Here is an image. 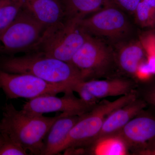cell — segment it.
I'll list each match as a JSON object with an SVG mask.
<instances>
[{
  "instance_id": "cell-1",
  "label": "cell",
  "mask_w": 155,
  "mask_h": 155,
  "mask_svg": "<svg viewBox=\"0 0 155 155\" xmlns=\"http://www.w3.org/2000/svg\"><path fill=\"white\" fill-rule=\"evenodd\" d=\"M61 115H32L17 110L12 104H6L0 120V133L20 145L28 154L41 155L45 136Z\"/></svg>"
},
{
  "instance_id": "cell-2",
  "label": "cell",
  "mask_w": 155,
  "mask_h": 155,
  "mask_svg": "<svg viewBox=\"0 0 155 155\" xmlns=\"http://www.w3.org/2000/svg\"><path fill=\"white\" fill-rule=\"evenodd\" d=\"M0 69L10 73L34 75L49 83L69 87L72 91L76 84L84 81L80 71L71 63L36 52L3 59L0 61Z\"/></svg>"
},
{
  "instance_id": "cell-3",
  "label": "cell",
  "mask_w": 155,
  "mask_h": 155,
  "mask_svg": "<svg viewBox=\"0 0 155 155\" xmlns=\"http://www.w3.org/2000/svg\"><path fill=\"white\" fill-rule=\"evenodd\" d=\"M137 92L122 96L113 101L103 100L81 119L72 127L67 138L58 150L57 154L69 148L90 146L99 134L107 117L112 112L125 105L137 97Z\"/></svg>"
},
{
  "instance_id": "cell-4",
  "label": "cell",
  "mask_w": 155,
  "mask_h": 155,
  "mask_svg": "<svg viewBox=\"0 0 155 155\" xmlns=\"http://www.w3.org/2000/svg\"><path fill=\"white\" fill-rule=\"evenodd\" d=\"M81 20L67 19L46 28L34 49L47 57L70 63L86 39V33L79 25Z\"/></svg>"
},
{
  "instance_id": "cell-5",
  "label": "cell",
  "mask_w": 155,
  "mask_h": 155,
  "mask_svg": "<svg viewBox=\"0 0 155 155\" xmlns=\"http://www.w3.org/2000/svg\"><path fill=\"white\" fill-rule=\"evenodd\" d=\"M79 25L87 34L112 45L132 39L134 30L127 13L111 5L81 19Z\"/></svg>"
},
{
  "instance_id": "cell-6",
  "label": "cell",
  "mask_w": 155,
  "mask_h": 155,
  "mask_svg": "<svg viewBox=\"0 0 155 155\" xmlns=\"http://www.w3.org/2000/svg\"><path fill=\"white\" fill-rule=\"evenodd\" d=\"M70 63L80 71L84 81L107 75L116 67L113 45L87 33Z\"/></svg>"
},
{
  "instance_id": "cell-7",
  "label": "cell",
  "mask_w": 155,
  "mask_h": 155,
  "mask_svg": "<svg viewBox=\"0 0 155 155\" xmlns=\"http://www.w3.org/2000/svg\"><path fill=\"white\" fill-rule=\"evenodd\" d=\"M45 27L28 10L23 8L17 17L0 34L3 51L14 53L34 49Z\"/></svg>"
},
{
  "instance_id": "cell-8",
  "label": "cell",
  "mask_w": 155,
  "mask_h": 155,
  "mask_svg": "<svg viewBox=\"0 0 155 155\" xmlns=\"http://www.w3.org/2000/svg\"><path fill=\"white\" fill-rule=\"evenodd\" d=\"M0 89L11 99L23 98L31 100L73 91L69 87L49 83L34 75L10 73L1 69Z\"/></svg>"
},
{
  "instance_id": "cell-9",
  "label": "cell",
  "mask_w": 155,
  "mask_h": 155,
  "mask_svg": "<svg viewBox=\"0 0 155 155\" xmlns=\"http://www.w3.org/2000/svg\"><path fill=\"white\" fill-rule=\"evenodd\" d=\"M95 106L88 104L75 97L73 91H69L65 93L62 97L49 95L29 100L22 106V110L32 115L61 112L67 116H80L88 113Z\"/></svg>"
},
{
  "instance_id": "cell-10",
  "label": "cell",
  "mask_w": 155,
  "mask_h": 155,
  "mask_svg": "<svg viewBox=\"0 0 155 155\" xmlns=\"http://www.w3.org/2000/svg\"><path fill=\"white\" fill-rule=\"evenodd\" d=\"M142 112L116 134L125 142L128 149H132L136 154L140 155L155 148V117Z\"/></svg>"
},
{
  "instance_id": "cell-11",
  "label": "cell",
  "mask_w": 155,
  "mask_h": 155,
  "mask_svg": "<svg viewBox=\"0 0 155 155\" xmlns=\"http://www.w3.org/2000/svg\"><path fill=\"white\" fill-rule=\"evenodd\" d=\"M116 67L128 76H136L146 53L140 41L130 39L113 45Z\"/></svg>"
},
{
  "instance_id": "cell-12",
  "label": "cell",
  "mask_w": 155,
  "mask_h": 155,
  "mask_svg": "<svg viewBox=\"0 0 155 155\" xmlns=\"http://www.w3.org/2000/svg\"><path fill=\"white\" fill-rule=\"evenodd\" d=\"M147 105L144 100L137 97L113 111L106 118L94 141L101 137L116 134L130 120L142 112Z\"/></svg>"
},
{
  "instance_id": "cell-13",
  "label": "cell",
  "mask_w": 155,
  "mask_h": 155,
  "mask_svg": "<svg viewBox=\"0 0 155 155\" xmlns=\"http://www.w3.org/2000/svg\"><path fill=\"white\" fill-rule=\"evenodd\" d=\"M82 84L98 100L109 97L122 96L135 91V84L131 79L122 78L93 79L82 81Z\"/></svg>"
},
{
  "instance_id": "cell-14",
  "label": "cell",
  "mask_w": 155,
  "mask_h": 155,
  "mask_svg": "<svg viewBox=\"0 0 155 155\" xmlns=\"http://www.w3.org/2000/svg\"><path fill=\"white\" fill-rule=\"evenodd\" d=\"M82 116H67L61 113V116L53 123L45 136L41 155H57L58 150Z\"/></svg>"
},
{
  "instance_id": "cell-15",
  "label": "cell",
  "mask_w": 155,
  "mask_h": 155,
  "mask_svg": "<svg viewBox=\"0 0 155 155\" xmlns=\"http://www.w3.org/2000/svg\"><path fill=\"white\" fill-rule=\"evenodd\" d=\"M24 8L47 28L63 21L65 12L58 0H23Z\"/></svg>"
},
{
  "instance_id": "cell-16",
  "label": "cell",
  "mask_w": 155,
  "mask_h": 155,
  "mask_svg": "<svg viewBox=\"0 0 155 155\" xmlns=\"http://www.w3.org/2000/svg\"><path fill=\"white\" fill-rule=\"evenodd\" d=\"M67 19H82L109 5L108 0H59Z\"/></svg>"
},
{
  "instance_id": "cell-17",
  "label": "cell",
  "mask_w": 155,
  "mask_h": 155,
  "mask_svg": "<svg viewBox=\"0 0 155 155\" xmlns=\"http://www.w3.org/2000/svg\"><path fill=\"white\" fill-rule=\"evenodd\" d=\"M127 146L121 137L115 134L97 140L86 148V153L98 155L127 154Z\"/></svg>"
},
{
  "instance_id": "cell-18",
  "label": "cell",
  "mask_w": 155,
  "mask_h": 155,
  "mask_svg": "<svg viewBox=\"0 0 155 155\" xmlns=\"http://www.w3.org/2000/svg\"><path fill=\"white\" fill-rule=\"evenodd\" d=\"M24 8L23 0H2L0 5V34Z\"/></svg>"
},
{
  "instance_id": "cell-19",
  "label": "cell",
  "mask_w": 155,
  "mask_h": 155,
  "mask_svg": "<svg viewBox=\"0 0 155 155\" xmlns=\"http://www.w3.org/2000/svg\"><path fill=\"white\" fill-rule=\"evenodd\" d=\"M134 14L137 22L142 27L154 26L155 0H140Z\"/></svg>"
},
{
  "instance_id": "cell-20",
  "label": "cell",
  "mask_w": 155,
  "mask_h": 155,
  "mask_svg": "<svg viewBox=\"0 0 155 155\" xmlns=\"http://www.w3.org/2000/svg\"><path fill=\"white\" fill-rule=\"evenodd\" d=\"M4 137L5 141L0 146V155H29L20 145L6 137Z\"/></svg>"
},
{
  "instance_id": "cell-21",
  "label": "cell",
  "mask_w": 155,
  "mask_h": 155,
  "mask_svg": "<svg viewBox=\"0 0 155 155\" xmlns=\"http://www.w3.org/2000/svg\"><path fill=\"white\" fill-rule=\"evenodd\" d=\"M109 5L117 7L127 14H134L140 0H108Z\"/></svg>"
},
{
  "instance_id": "cell-22",
  "label": "cell",
  "mask_w": 155,
  "mask_h": 155,
  "mask_svg": "<svg viewBox=\"0 0 155 155\" xmlns=\"http://www.w3.org/2000/svg\"><path fill=\"white\" fill-rule=\"evenodd\" d=\"M82 81L79 83L74 87L73 88V92H77L81 99L84 102L89 105L92 106L96 105L98 103L99 100L97 99L91 94L87 90V89L83 86L82 84Z\"/></svg>"
},
{
  "instance_id": "cell-23",
  "label": "cell",
  "mask_w": 155,
  "mask_h": 155,
  "mask_svg": "<svg viewBox=\"0 0 155 155\" xmlns=\"http://www.w3.org/2000/svg\"><path fill=\"white\" fill-rule=\"evenodd\" d=\"M142 99L144 100L147 105H150L155 110V83L145 91Z\"/></svg>"
},
{
  "instance_id": "cell-24",
  "label": "cell",
  "mask_w": 155,
  "mask_h": 155,
  "mask_svg": "<svg viewBox=\"0 0 155 155\" xmlns=\"http://www.w3.org/2000/svg\"><path fill=\"white\" fill-rule=\"evenodd\" d=\"M141 155H155V148L154 149L143 153Z\"/></svg>"
},
{
  "instance_id": "cell-25",
  "label": "cell",
  "mask_w": 155,
  "mask_h": 155,
  "mask_svg": "<svg viewBox=\"0 0 155 155\" xmlns=\"http://www.w3.org/2000/svg\"><path fill=\"white\" fill-rule=\"evenodd\" d=\"M5 141V137L2 133H0V146L3 144Z\"/></svg>"
},
{
  "instance_id": "cell-26",
  "label": "cell",
  "mask_w": 155,
  "mask_h": 155,
  "mask_svg": "<svg viewBox=\"0 0 155 155\" xmlns=\"http://www.w3.org/2000/svg\"><path fill=\"white\" fill-rule=\"evenodd\" d=\"M2 0H0V5H1V3H2Z\"/></svg>"
},
{
  "instance_id": "cell-27",
  "label": "cell",
  "mask_w": 155,
  "mask_h": 155,
  "mask_svg": "<svg viewBox=\"0 0 155 155\" xmlns=\"http://www.w3.org/2000/svg\"><path fill=\"white\" fill-rule=\"evenodd\" d=\"M0 130H1V122H0Z\"/></svg>"
},
{
  "instance_id": "cell-28",
  "label": "cell",
  "mask_w": 155,
  "mask_h": 155,
  "mask_svg": "<svg viewBox=\"0 0 155 155\" xmlns=\"http://www.w3.org/2000/svg\"><path fill=\"white\" fill-rule=\"evenodd\" d=\"M154 26H155V18Z\"/></svg>"
},
{
  "instance_id": "cell-29",
  "label": "cell",
  "mask_w": 155,
  "mask_h": 155,
  "mask_svg": "<svg viewBox=\"0 0 155 155\" xmlns=\"http://www.w3.org/2000/svg\"><path fill=\"white\" fill-rule=\"evenodd\" d=\"M58 1H59V0H58Z\"/></svg>"
},
{
  "instance_id": "cell-30",
  "label": "cell",
  "mask_w": 155,
  "mask_h": 155,
  "mask_svg": "<svg viewBox=\"0 0 155 155\" xmlns=\"http://www.w3.org/2000/svg\"></svg>"
}]
</instances>
